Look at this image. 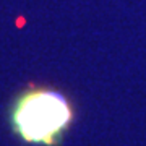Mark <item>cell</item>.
<instances>
[{
  "mask_svg": "<svg viewBox=\"0 0 146 146\" xmlns=\"http://www.w3.org/2000/svg\"><path fill=\"white\" fill-rule=\"evenodd\" d=\"M72 119L67 99L55 91L39 89L26 94L13 112V123L25 140L52 143Z\"/></svg>",
  "mask_w": 146,
  "mask_h": 146,
  "instance_id": "6da1fadb",
  "label": "cell"
}]
</instances>
